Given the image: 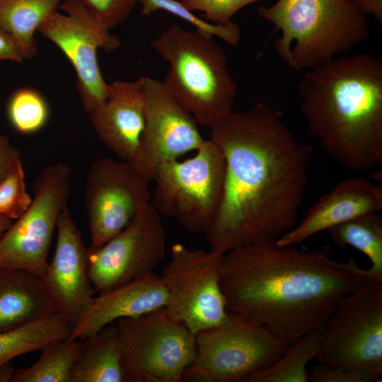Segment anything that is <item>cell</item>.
<instances>
[{
    "mask_svg": "<svg viewBox=\"0 0 382 382\" xmlns=\"http://www.w3.org/2000/svg\"><path fill=\"white\" fill-rule=\"evenodd\" d=\"M226 162L222 197L205 232L211 249L277 241L297 224L312 148L298 140L282 113L262 103L232 112L211 128Z\"/></svg>",
    "mask_w": 382,
    "mask_h": 382,
    "instance_id": "6da1fadb",
    "label": "cell"
},
{
    "mask_svg": "<svg viewBox=\"0 0 382 382\" xmlns=\"http://www.w3.org/2000/svg\"><path fill=\"white\" fill-rule=\"evenodd\" d=\"M354 262L332 260L328 247L253 243L222 255L221 287L229 311L290 345L321 327L345 297L370 283L354 272Z\"/></svg>",
    "mask_w": 382,
    "mask_h": 382,
    "instance_id": "7a4b0ae2",
    "label": "cell"
},
{
    "mask_svg": "<svg viewBox=\"0 0 382 382\" xmlns=\"http://www.w3.org/2000/svg\"><path fill=\"white\" fill-rule=\"evenodd\" d=\"M310 134L353 172L382 163V60L366 52L308 70L299 87Z\"/></svg>",
    "mask_w": 382,
    "mask_h": 382,
    "instance_id": "3957f363",
    "label": "cell"
},
{
    "mask_svg": "<svg viewBox=\"0 0 382 382\" xmlns=\"http://www.w3.org/2000/svg\"><path fill=\"white\" fill-rule=\"evenodd\" d=\"M257 12L281 32L274 49L298 71L313 69L370 37L366 16L347 0H277Z\"/></svg>",
    "mask_w": 382,
    "mask_h": 382,
    "instance_id": "277c9868",
    "label": "cell"
},
{
    "mask_svg": "<svg viewBox=\"0 0 382 382\" xmlns=\"http://www.w3.org/2000/svg\"><path fill=\"white\" fill-rule=\"evenodd\" d=\"M212 37L173 24L151 42L170 64L167 88L198 125L209 128L233 112L237 95L227 56Z\"/></svg>",
    "mask_w": 382,
    "mask_h": 382,
    "instance_id": "5b68a950",
    "label": "cell"
},
{
    "mask_svg": "<svg viewBox=\"0 0 382 382\" xmlns=\"http://www.w3.org/2000/svg\"><path fill=\"white\" fill-rule=\"evenodd\" d=\"M196 354L183 381L246 382L278 361L289 347L265 326L229 311L221 324L195 335Z\"/></svg>",
    "mask_w": 382,
    "mask_h": 382,
    "instance_id": "8992f818",
    "label": "cell"
},
{
    "mask_svg": "<svg viewBox=\"0 0 382 382\" xmlns=\"http://www.w3.org/2000/svg\"><path fill=\"white\" fill-rule=\"evenodd\" d=\"M226 172L224 156L210 139L187 160L157 168L151 204L190 233H205L221 203Z\"/></svg>",
    "mask_w": 382,
    "mask_h": 382,
    "instance_id": "52a82bcc",
    "label": "cell"
},
{
    "mask_svg": "<svg viewBox=\"0 0 382 382\" xmlns=\"http://www.w3.org/2000/svg\"><path fill=\"white\" fill-rule=\"evenodd\" d=\"M125 382H182L195 336L165 307L115 322Z\"/></svg>",
    "mask_w": 382,
    "mask_h": 382,
    "instance_id": "ba28073f",
    "label": "cell"
},
{
    "mask_svg": "<svg viewBox=\"0 0 382 382\" xmlns=\"http://www.w3.org/2000/svg\"><path fill=\"white\" fill-rule=\"evenodd\" d=\"M318 361L382 376V282L345 297L321 327Z\"/></svg>",
    "mask_w": 382,
    "mask_h": 382,
    "instance_id": "9c48e42d",
    "label": "cell"
},
{
    "mask_svg": "<svg viewBox=\"0 0 382 382\" xmlns=\"http://www.w3.org/2000/svg\"><path fill=\"white\" fill-rule=\"evenodd\" d=\"M222 255L173 244L161 276L167 291L168 313L195 336L228 317L220 283Z\"/></svg>",
    "mask_w": 382,
    "mask_h": 382,
    "instance_id": "30bf717a",
    "label": "cell"
},
{
    "mask_svg": "<svg viewBox=\"0 0 382 382\" xmlns=\"http://www.w3.org/2000/svg\"><path fill=\"white\" fill-rule=\"evenodd\" d=\"M70 168L50 165L37 176L25 212L0 237V267L40 277L45 270L52 236L71 191Z\"/></svg>",
    "mask_w": 382,
    "mask_h": 382,
    "instance_id": "8fae6325",
    "label": "cell"
},
{
    "mask_svg": "<svg viewBox=\"0 0 382 382\" xmlns=\"http://www.w3.org/2000/svg\"><path fill=\"white\" fill-rule=\"evenodd\" d=\"M57 11L40 26L38 31L56 45L73 66L82 106L91 114L107 99L109 84L99 68L97 51L108 53L120 46L90 12L81 0H63Z\"/></svg>",
    "mask_w": 382,
    "mask_h": 382,
    "instance_id": "7c38bea8",
    "label": "cell"
},
{
    "mask_svg": "<svg viewBox=\"0 0 382 382\" xmlns=\"http://www.w3.org/2000/svg\"><path fill=\"white\" fill-rule=\"evenodd\" d=\"M149 182L129 161L102 158L93 162L85 192L90 248L103 245L151 204Z\"/></svg>",
    "mask_w": 382,
    "mask_h": 382,
    "instance_id": "4fadbf2b",
    "label": "cell"
},
{
    "mask_svg": "<svg viewBox=\"0 0 382 382\" xmlns=\"http://www.w3.org/2000/svg\"><path fill=\"white\" fill-rule=\"evenodd\" d=\"M144 127L131 161L150 181L163 163L197 151L204 139L193 116L163 81L144 76Z\"/></svg>",
    "mask_w": 382,
    "mask_h": 382,
    "instance_id": "5bb4252c",
    "label": "cell"
},
{
    "mask_svg": "<svg viewBox=\"0 0 382 382\" xmlns=\"http://www.w3.org/2000/svg\"><path fill=\"white\" fill-rule=\"evenodd\" d=\"M161 215L151 204L122 231L88 248L89 274L99 292L152 273L165 255Z\"/></svg>",
    "mask_w": 382,
    "mask_h": 382,
    "instance_id": "9a60e30c",
    "label": "cell"
},
{
    "mask_svg": "<svg viewBox=\"0 0 382 382\" xmlns=\"http://www.w3.org/2000/svg\"><path fill=\"white\" fill-rule=\"evenodd\" d=\"M57 232L54 255L39 278L53 311L72 328L91 303L95 289L89 274L88 248L67 205L59 215Z\"/></svg>",
    "mask_w": 382,
    "mask_h": 382,
    "instance_id": "2e32d148",
    "label": "cell"
},
{
    "mask_svg": "<svg viewBox=\"0 0 382 382\" xmlns=\"http://www.w3.org/2000/svg\"><path fill=\"white\" fill-rule=\"evenodd\" d=\"M382 209V186L364 177L338 183L307 211L299 224L280 236L282 246L299 244L323 231L354 218L379 213Z\"/></svg>",
    "mask_w": 382,
    "mask_h": 382,
    "instance_id": "e0dca14e",
    "label": "cell"
},
{
    "mask_svg": "<svg viewBox=\"0 0 382 382\" xmlns=\"http://www.w3.org/2000/svg\"><path fill=\"white\" fill-rule=\"evenodd\" d=\"M143 80L109 84L107 99L89 114L98 137L120 160L131 161L139 144L144 127Z\"/></svg>",
    "mask_w": 382,
    "mask_h": 382,
    "instance_id": "ac0fdd59",
    "label": "cell"
},
{
    "mask_svg": "<svg viewBox=\"0 0 382 382\" xmlns=\"http://www.w3.org/2000/svg\"><path fill=\"white\" fill-rule=\"evenodd\" d=\"M167 301L163 279L154 272L101 291L93 296L67 339L82 340L118 319L165 307Z\"/></svg>",
    "mask_w": 382,
    "mask_h": 382,
    "instance_id": "d6986e66",
    "label": "cell"
},
{
    "mask_svg": "<svg viewBox=\"0 0 382 382\" xmlns=\"http://www.w3.org/2000/svg\"><path fill=\"white\" fill-rule=\"evenodd\" d=\"M54 312L38 277L0 267V332Z\"/></svg>",
    "mask_w": 382,
    "mask_h": 382,
    "instance_id": "ffe728a7",
    "label": "cell"
},
{
    "mask_svg": "<svg viewBox=\"0 0 382 382\" xmlns=\"http://www.w3.org/2000/svg\"><path fill=\"white\" fill-rule=\"evenodd\" d=\"M70 382H125L115 323L81 341Z\"/></svg>",
    "mask_w": 382,
    "mask_h": 382,
    "instance_id": "44dd1931",
    "label": "cell"
},
{
    "mask_svg": "<svg viewBox=\"0 0 382 382\" xmlns=\"http://www.w3.org/2000/svg\"><path fill=\"white\" fill-rule=\"evenodd\" d=\"M63 0H0V30L16 41L23 58L36 54L34 33Z\"/></svg>",
    "mask_w": 382,
    "mask_h": 382,
    "instance_id": "7402d4cb",
    "label": "cell"
},
{
    "mask_svg": "<svg viewBox=\"0 0 382 382\" xmlns=\"http://www.w3.org/2000/svg\"><path fill=\"white\" fill-rule=\"evenodd\" d=\"M328 231L336 245L352 246L366 255L371 263L369 268L363 269L368 281L382 282V217L379 213L354 218Z\"/></svg>",
    "mask_w": 382,
    "mask_h": 382,
    "instance_id": "603a6c76",
    "label": "cell"
},
{
    "mask_svg": "<svg viewBox=\"0 0 382 382\" xmlns=\"http://www.w3.org/2000/svg\"><path fill=\"white\" fill-rule=\"evenodd\" d=\"M71 327L50 313L18 328L0 332V369L13 358L40 349L46 343L69 337Z\"/></svg>",
    "mask_w": 382,
    "mask_h": 382,
    "instance_id": "cb8c5ba5",
    "label": "cell"
},
{
    "mask_svg": "<svg viewBox=\"0 0 382 382\" xmlns=\"http://www.w3.org/2000/svg\"><path fill=\"white\" fill-rule=\"evenodd\" d=\"M81 340H55L43 345L37 360L13 370L9 382H70Z\"/></svg>",
    "mask_w": 382,
    "mask_h": 382,
    "instance_id": "d4e9b609",
    "label": "cell"
},
{
    "mask_svg": "<svg viewBox=\"0 0 382 382\" xmlns=\"http://www.w3.org/2000/svg\"><path fill=\"white\" fill-rule=\"evenodd\" d=\"M322 327V326H321ZM321 327L306 333L290 344L285 354L267 369L251 375L246 382H307L308 362L318 354Z\"/></svg>",
    "mask_w": 382,
    "mask_h": 382,
    "instance_id": "484cf974",
    "label": "cell"
},
{
    "mask_svg": "<svg viewBox=\"0 0 382 382\" xmlns=\"http://www.w3.org/2000/svg\"><path fill=\"white\" fill-rule=\"evenodd\" d=\"M7 112L8 119L18 132L32 134L41 129L49 117V107L38 91L23 88L10 98Z\"/></svg>",
    "mask_w": 382,
    "mask_h": 382,
    "instance_id": "4316f807",
    "label": "cell"
},
{
    "mask_svg": "<svg viewBox=\"0 0 382 382\" xmlns=\"http://www.w3.org/2000/svg\"><path fill=\"white\" fill-rule=\"evenodd\" d=\"M142 6L141 13L148 16L157 10H164L189 22L196 28V30L207 36H217L226 43L236 45L241 39V29L238 24L231 21L227 24H212L208 23L186 8L180 1L176 0H139Z\"/></svg>",
    "mask_w": 382,
    "mask_h": 382,
    "instance_id": "83f0119b",
    "label": "cell"
},
{
    "mask_svg": "<svg viewBox=\"0 0 382 382\" xmlns=\"http://www.w3.org/2000/svg\"><path fill=\"white\" fill-rule=\"evenodd\" d=\"M33 197L26 190L21 159L18 161L0 182V215L17 219L28 208Z\"/></svg>",
    "mask_w": 382,
    "mask_h": 382,
    "instance_id": "f1b7e54d",
    "label": "cell"
},
{
    "mask_svg": "<svg viewBox=\"0 0 382 382\" xmlns=\"http://www.w3.org/2000/svg\"><path fill=\"white\" fill-rule=\"evenodd\" d=\"M260 0H181L190 11H200L203 16L216 23L225 25L233 16L244 6Z\"/></svg>",
    "mask_w": 382,
    "mask_h": 382,
    "instance_id": "f546056e",
    "label": "cell"
},
{
    "mask_svg": "<svg viewBox=\"0 0 382 382\" xmlns=\"http://www.w3.org/2000/svg\"><path fill=\"white\" fill-rule=\"evenodd\" d=\"M92 15L110 30L126 20L139 0H81Z\"/></svg>",
    "mask_w": 382,
    "mask_h": 382,
    "instance_id": "4dcf8cb0",
    "label": "cell"
},
{
    "mask_svg": "<svg viewBox=\"0 0 382 382\" xmlns=\"http://www.w3.org/2000/svg\"><path fill=\"white\" fill-rule=\"evenodd\" d=\"M309 379L313 382H377L381 381L382 376L357 368L320 363L312 367Z\"/></svg>",
    "mask_w": 382,
    "mask_h": 382,
    "instance_id": "1f68e13d",
    "label": "cell"
},
{
    "mask_svg": "<svg viewBox=\"0 0 382 382\" xmlns=\"http://www.w3.org/2000/svg\"><path fill=\"white\" fill-rule=\"evenodd\" d=\"M20 159V151L12 146L3 136L0 141V182L11 168Z\"/></svg>",
    "mask_w": 382,
    "mask_h": 382,
    "instance_id": "d6a6232c",
    "label": "cell"
},
{
    "mask_svg": "<svg viewBox=\"0 0 382 382\" xmlns=\"http://www.w3.org/2000/svg\"><path fill=\"white\" fill-rule=\"evenodd\" d=\"M25 59L13 37L0 30V62L5 60L22 63Z\"/></svg>",
    "mask_w": 382,
    "mask_h": 382,
    "instance_id": "836d02e7",
    "label": "cell"
},
{
    "mask_svg": "<svg viewBox=\"0 0 382 382\" xmlns=\"http://www.w3.org/2000/svg\"><path fill=\"white\" fill-rule=\"evenodd\" d=\"M365 15L374 17L378 23H382V0H347Z\"/></svg>",
    "mask_w": 382,
    "mask_h": 382,
    "instance_id": "e575fe53",
    "label": "cell"
},
{
    "mask_svg": "<svg viewBox=\"0 0 382 382\" xmlns=\"http://www.w3.org/2000/svg\"><path fill=\"white\" fill-rule=\"evenodd\" d=\"M11 219L6 216L0 215V237L11 224Z\"/></svg>",
    "mask_w": 382,
    "mask_h": 382,
    "instance_id": "d590c367",
    "label": "cell"
},
{
    "mask_svg": "<svg viewBox=\"0 0 382 382\" xmlns=\"http://www.w3.org/2000/svg\"><path fill=\"white\" fill-rule=\"evenodd\" d=\"M2 137H3V136L0 135V141H1V138H2Z\"/></svg>",
    "mask_w": 382,
    "mask_h": 382,
    "instance_id": "8d00e7d4",
    "label": "cell"
}]
</instances>
